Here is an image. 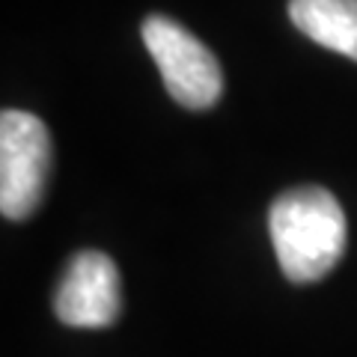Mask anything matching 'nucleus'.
<instances>
[{
	"label": "nucleus",
	"instance_id": "2",
	"mask_svg": "<svg viewBox=\"0 0 357 357\" xmlns=\"http://www.w3.org/2000/svg\"><path fill=\"white\" fill-rule=\"evenodd\" d=\"M48 126L27 110L0 114V211L9 220L36 215L51 176Z\"/></svg>",
	"mask_w": 357,
	"mask_h": 357
},
{
	"label": "nucleus",
	"instance_id": "5",
	"mask_svg": "<svg viewBox=\"0 0 357 357\" xmlns=\"http://www.w3.org/2000/svg\"><path fill=\"white\" fill-rule=\"evenodd\" d=\"M289 18L312 42L357 63V0H289Z\"/></svg>",
	"mask_w": 357,
	"mask_h": 357
},
{
	"label": "nucleus",
	"instance_id": "4",
	"mask_svg": "<svg viewBox=\"0 0 357 357\" xmlns=\"http://www.w3.org/2000/svg\"><path fill=\"white\" fill-rule=\"evenodd\" d=\"M122 310L116 262L102 250L75 253L60 277L54 312L69 328H110Z\"/></svg>",
	"mask_w": 357,
	"mask_h": 357
},
{
	"label": "nucleus",
	"instance_id": "1",
	"mask_svg": "<svg viewBox=\"0 0 357 357\" xmlns=\"http://www.w3.org/2000/svg\"><path fill=\"white\" fill-rule=\"evenodd\" d=\"M268 232L292 283H316L333 271L349 244V223L337 197L319 185L292 188L280 194L268 211Z\"/></svg>",
	"mask_w": 357,
	"mask_h": 357
},
{
	"label": "nucleus",
	"instance_id": "3",
	"mask_svg": "<svg viewBox=\"0 0 357 357\" xmlns=\"http://www.w3.org/2000/svg\"><path fill=\"white\" fill-rule=\"evenodd\" d=\"M146 51L164 77L167 93L188 110H208L223 96V72L218 57L191 30L167 15H149L140 27Z\"/></svg>",
	"mask_w": 357,
	"mask_h": 357
}]
</instances>
